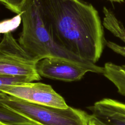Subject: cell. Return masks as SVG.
Instances as JSON below:
<instances>
[{
  "mask_svg": "<svg viewBox=\"0 0 125 125\" xmlns=\"http://www.w3.org/2000/svg\"><path fill=\"white\" fill-rule=\"evenodd\" d=\"M88 125H104L91 114Z\"/></svg>",
  "mask_w": 125,
  "mask_h": 125,
  "instance_id": "cell-12",
  "label": "cell"
},
{
  "mask_svg": "<svg viewBox=\"0 0 125 125\" xmlns=\"http://www.w3.org/2000/svg\"><path fill=\"white\" fill-rule=\"evenodd\" d=\"M39 75L48 79L64 82L81 80L88 72L87 67L66 60L48 58L40 60L37 63Z\"/></svg>",
  "mask_w": 125,
  "mask_h": 125,
  "instance_id": "cell-6",
  "label": "cell"
},
{
  "mask_svg": "<svg viewBox=\"0 0 125 125\" xmlns=\"http://www.w3.org/2000/svg\"><path fill=\"white\" fill-rule=\"evenodd\" d=\"M1 104V103H0V104Z\"/></svg>",
  "mask_w": 125,
  "mask_h": 125,
  "instance_id": "cell-16",
  "label": "cell"
},
{
  "mask_svg": "<svg viewBox=\"0 0 125 125\" xmlns=\"http://www.w3.org/2000/svg\"><path fill=\"white\" fill-rule=\"evenodd\" d=\"M0 125H7V124H4L3 123L0 122Z\"/></svg>",
  "mask_w": 125,
  "mask_h": 125,
  "instance_id": "cell-15",
  "label": "cell"
},
{
  "mask_svg": "<svg viewBox=\"0 0 125 125\" xmlns=\"http://www.w3.org/2000/svg\"><path fill=\"white\" fill-rule=\"evenodd\" d=\"M118 104L120 106V107L125 111V103H122V102H119L118 101Z\"/></svg>",
  "mask_w": 125,
  "mask_h": 125,
  "instance_id": "cell-13",
  "label": "cell"
},
{
  "mask_svg": "<svg viewBox=\"0 0 125 125\" xmlns=\"http://www.w3.org/2000/svg\"><path fill=\"white\" fill-rule=\"evenodd\" d=\"M103 74L116 86L121 95L125 96V64L119 65L106 62L104 66Z\"/></svg>",
  "mask_w": 125,
  "mask_h": 125,
  "instance_id": "cell-9",
  "label": "cell"
},
{
  "mask_svg": "<svg viewBox=\"0 0 125 125\" xmlns=\"http://www.w3.org/2000/svg\"><path fill=\"white\" fill-rule=\"evenodd\" d=\"M103 13L104 26L125 44V27L123 23L117 19L113 12L106 7H104ZM106 44L114 52L125 57V46H120L111 42H107Z\"/></svg>",
  "mask_w": 125,
  "mask_h": 125,
  "instance_id": "cell-8",
  "label": "cell"
},
{
  "mask_svg": "<svg viewBox=\"0 0 125 125\" xmlns=\"http://www.w3.org/2000/svg\"><path fill=\"white\" fill-rule=\"evenodd\" d=\"M24 82H31L24 77H15L11 76H0V87L9 84L19 83ZM7 96V94L0 91V102Z\"/></svg>",
  "mask_w": 125,
  "mask_h": 125,
  "instance_id": "cell-10",
  "label": "cell"
},
{
  "mask_svg": "<svg viewBox=\"0 0 125 125\" xmlns=\"http://www.w3.org/2000/svg\"><path fill=\"white\" fill-rule=\"evenodd\" d=\"M118 101L104 98L88 107L91 114L104 125H125V112Z\"/></svg>",
  "mask_w": 125,
  "mask_h": 125,
  "instance_id": "cell-7",
  "label": "cell"
},
{
  "mask_svg": "<svg viewBox=\"0 0 125 125\" xmlns=\"http://www.w3.org/2000/svg\"><path fill=\"white\" fill-rule=\"evenodd\" d=\"M27 0H0V3L12 12L20 15Z\"/></svg>",
  "mask_w": 125,
  "mask_h": 125,
  "instance_id": "cell-11",
  "label": "cell"
},
{
  "mask_svg": "<svg viewBox=\"0 0 125 125\" xmlns=\"http://www.w3.org/2000/svg\"><path fill=\"white\" fill-rule=\"evenodd\" d=\"M46 28L60 46L95 63L104 48L103 27L93 6L80 0H35Z\"/></svg>",
  "mask_w": 125,
  "mask_h": 125,
  "instance_id": "cell-1",
  "label": "cell"
},
{
  "mask_svg": "<svg viewBox=\"0 0 125 125\" xmlns=\"http://www.w3.org/2000/svg\"><path fill=\"white\" fill-rule=\"evenodd\" d=\"M22 28L18 40L21 46L34 59L66 60L83 65L91 72L103 73L104 67L83 60L59 45L45 27L35 0H27L20 14Z\"/></svg>",
  "mask_w": 125,
  "mask_h": 125,
  "instance_id": "cell-2",
  "label": "cell"
},
{
  "mask_svg": "<svg viewBox=\"0 0 125 125\" xmlns=\"http://www.w3.org/2000/svg\"><path fill=\"white\" fill-rule=\"evenodd\" d=\"M111 1H117V2H121V1H123L125 0H109Z\"/></svg>",
  "mask_w": 125,
  "mask_h": 125,
  "instance_id": "cell-14",
  "label": "cell"
},
{
  "mask_svg": "<svg viewBox=\"0 0 125 125\" xmlns=\"http://www.w3.org/2000/svg\"><path fill=\"white\" fill-rule=\"evenodd\" d=\"M39 61L33 58L15 39L10 31L0 40V76L24 77L30 82L39 81Z\"/></svg>",
  "mask_w": 125,
  "mask_h": 125,
  "instance_id": "cell-4",
  "label": "cell"
},
{
  "mask_svg": "<svg viewBox=\"0 0 125 125\" xmlns=\"http://www.w3.org/2000/svg\"><path fill=\"white\" fill-rule=\"evenodd\" d=\"M0 91L31 104L62 109L68 107L64 98L50 85L42 83L9 84L0 87Z\"/></svg>",
  "mask_w": 125,
  "mask_h": 125,
  "instance_id": "cell-5",
  "label": "cell"
},
{
  "mask_svg": "<svg viewBox=\"0 0 125 125\" xmlns=\"http://www.w3.org/2000/svg\"><path fill=\"white\" fill-rule=\"evenodd\" d=\"M7 109L41 125H88L90 114L68 106L58 108L28 103L7 95L0 102Z\"/></svg>",
  "mask_w": 125,
  "mask_h": 125,
  "instance_id": "cell-3",
  "label": "cell"
},
{
  "mask_svg": "<svg viewBox=\"0 0 125 125\" xmlns=\"http://www.w3.org/2000/svg\"><path fill=\"white\" fill-rule=\"evenodd\" d=\"M1 40V39H0V40Z\"/></svg>",
  "mask_w": 125,
  "mask_h": 125,
  "instance_id": "cell-17",
  "label": "cell"
}]
</instances>
